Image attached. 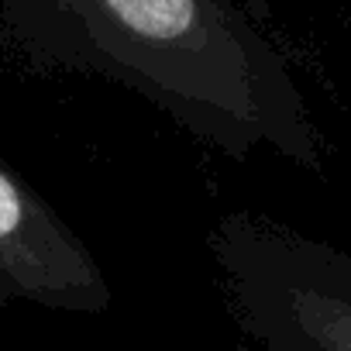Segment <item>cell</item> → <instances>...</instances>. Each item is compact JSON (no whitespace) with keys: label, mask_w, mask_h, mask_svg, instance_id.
Listing matches in <instances>:
<instances>
[{"label":"cell","mask_w":351,"mask_h":351,"mask_svg":"<svg viewBox=\"0 0 351 351\" xmlns=\"http://www.w3.org/2000/svg\"><path fill=\"white\" fill-rule=\"evenodd\" d=\"M269 25V0H0V42L28 69L114 83L234 162L303 141Z\"/></svg>","instance_id":"6da1fadb"},{"label":"cell","mask_w":351,"mask_h":351,"mask_svg":"<svg viewBox=\"0 0 351 351\" xmlns=\"http://www.w3.org/2000/svg\"><path fill=\"white\" fill-rule=\"evenodd\" d=\"M0 296L52 313H107L110 282L90 245L0 162Z\"/></svg>","instance_id":"7a4b0ae2"}]
</instances>
